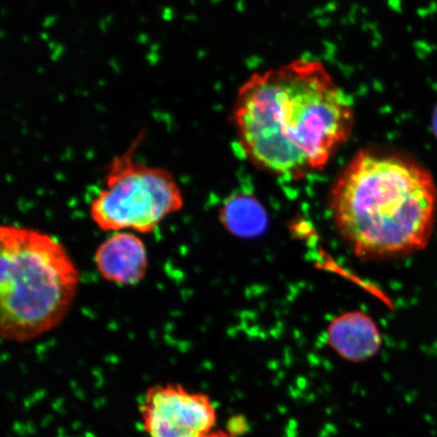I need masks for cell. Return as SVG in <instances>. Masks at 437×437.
<instances>
[{"mask_svg":"<svg viewBox=\"0 0 437 437\" xmlns=\"http://www.w3.org/2000/svg\"><path fill=\"white\" fill-rule=\"evenodd\" d=\"M330 209L339 234L359 257H401L429 243L437 188L430 171L413 158L365 148L335 179Z\"/></svg>","mask_w":437,"mask_h":437,"instance_id":"obj_2","label":"cell"},{"mask_svg":"<svg viewBox=\"0 0 437 437\" xmlns=\"http://www.w3.org/2000/svg\"><path fill=\"white\" fill-rule=\"evenodd\" d=\"M140 414L149 437H206L218 421L217 408L208 394L179 384L148 389Z\"/></svg>","mask_w":437,"mask_h":437,"instance_id":"obj_5","label":"cell"},{"mask_svg":"<svg viewBox=\"0 0 437 437\" xmlns=\"http://www.w3.org/2000/svg\"><path fill=\"white\" fill-rule=\"evenodd\" d=\"M218 217L229 233L241 238L262 235L268 225L267 213L262 204L254 196L246 194L228 198Z\"/></svg>","mask_w":437,"mask_h":437,"instance_id":"obj_8","label":"cell"},{"mask_svg":"<svg viewBox=\"0 0 437 437\" xmlns=\"http://www.w3.org/2000/svg\"><path fill=\"white\" fill-rule=\"evenodd\" d=\"M79 284L77 265L58 239L0 224V339L23 343L56 329Z\"/></svg>","mask_w":437,"mask_h":437,"instance_id":"obj_3","label":"cell"},{"mask_svg":"<svg viewBox=\"0 0 437 437\" xmlns=\"http://www.w3.org/2000/svg\"><path fill=\"white\" fill-rule=\"evenodd\" d=\"M93 261L103 280L121 287L140 284L149 266L144 241L130 231L114 232L106 237L96 248Z\"/></svg>","mask_w":437,"mask_h":437,"instance_id":"obj_6","label":"cell"},{"mask_svg":"<svg viewBox=\"0 0 437 437\" xmlns=\"http://www.w3.org/2000/svg\"><path fill=\"white\" fill-rule=\"evenodd\" d=\"M233 122L253 165L296 178L325 167L349 139L354 109L322 63L297 59L246 80Z\"/></svg>","mask_w":437,"mask_h":437,"instance_id":"obj_1","label":"cell"},{"mask_svg":"<svg viewBox=\"0 0 437 437\" xmlns=\"http://www.w3.org/2000/svg\"><path fill=\"white\" fill-rule=\"evenodd\" d=\"M327 341L343 360L364 363L378 353L382 339L370 316L352 311L333 319L328 326Z\"/></svg>","mask_w":437,"mask_h":437,"instance_id":"obj_7","label":"cell"},{"mask_svg":"<svg viewBox=\"0 0 437 437\" xmlns=\"http://www.w3.org/2000/svg\"><path fill=\"white\" fill-rule=\"evenodd\" d=\"M141 137L106 167L103 185L89 205V216L103 232L148 234L183 207L173 175L136 158Z\"/></svg>","mask_w":437,"mask_h":437,"instance_id":"obj_4","label":"cell"},{"mask_svg":"<svg viewBox=\"0 0 437 437\" xmlns=\"http://www.w3.org/2000/svg\"><path fill=\"white\" fill-rule=\"evenodd\" d=\"M206 437H237L236 432L231 431V429H215Z\"/></svg>","mask_w":437,"mask_h":437,"instance_id":"obj_9","label":"cell"}]
</instances>
